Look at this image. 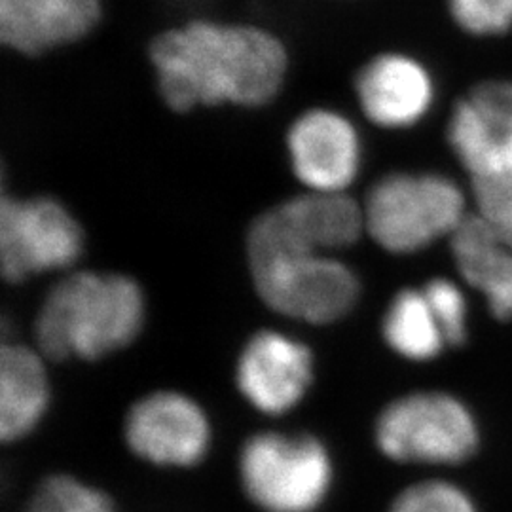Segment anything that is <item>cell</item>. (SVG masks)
Segmentation results:
<instances>
[{
	"mask_svg": "<svg viewBox=\"0 0 512 512\" xmlns=\"http://www.w3.org/2000/svg\"><path fill=\"white\" fill-rule=\"evenodd\" d=\"M389 512H476L475 503L456 484L427 480L406 488Z\"/></svg>",
	"mask_w": 512,
	"mask_h": 512,
	"instance_id": "d6986e66",
	"label": "cell"
},
{
	"mask_svg": "<svg viewBox=\"0 0 512 512\" xmlns=\"http://www.w3.org/2000/svg\"><path fill=\"white\" fill-rule=\"evenodd\" d=\"M285 148L296 181L310 192H348L363 164L359 129L329 105L300 110L285 133Z\"/></svg>",
	"mask_w": 512,
	"mask_h": 512,
	"instance_id": "9c48e42d",
	"label": "cell"
},
{
	"mask_svg": "<svg viewBox=\"0 0 512 512\" xmlns=\"http://www.w3.org/2000/svg\"><path fill=\"white\" fill-rule=\"evenodd\" d=\"M365 228L382 249L412 255L437 239L452 238L469 217L467 198L439 173H387L366 194Z\"/></svg>",
	"mask_w": 512,
	"mask_h": 512,
	"instance_id": "3957f363",
	"label": "cell"
},
{
	"mask_svg": "<svg viewBox=\"0 0 512 512\" xmlns=\"http://www.w3.org/2000/svg\"><path fill=\"white\" fill-rule=\"evenodd\" d=\"M105 0H0V44L23 59H40L92 37Z\"/></svg>",
	"mask_w": 512,
	"mask_h": 512,
	"instance_id": "5bb4252c",
	"label": "cell"
},
{
	"mask_svg": "<svg viewBox=\"0 0 512 512\" xmlns=\"http://www.w3.org/2000/svg\"><path fill=\"white\" fill-rule=\"evenodd\" d=\"M84 234L73 213L55 198L2 196L0 270L6 281L71 268L82 255Z\"/></svg>",
	"mask_w": 512,
	"mask_h": 512,
	"instance_id": "ba28073f",
	"label": "cell"
},
{
	"mask_svg": "<svg viewBox=\"0 0 512 512\" xmlns=\"http://www.w3.org/2000/svg\"><path fill=\"white\" fill-rule=\"evenodd\" d=\"M124 437L137 458L162 467H192L211 444L202 406L179 391H154L129 408Z\"/></svg>",
	"mask_w": 512,
	"mask_h": 512,
	"instance_id": "30bf717a",
	"label": "cell"
},
{
	"mask_svg": "<svg viewBox=\"0 0 512 512\" xmlns=\"http://www.w3.org/2000/svg\"><path fill=\"white\" fill-rule=\"evenodd\" d=\"M448 143L471 179L512 171V82L486 80L465 93L448 120Z\"/></svg>",
	"mask_w": 512,
	"mask_h": 512,
	"instance_id": "8fae6325",
	"label": "cell"
},
{
	"mask_svg": "<svg viewBox=\"0 0 512 512\" xmlns=\"http://www.w3.org/2000/svg\"><path fill=\"white\" fill-rule=\"evenodd\" d=\"M313 382L310 348L277 330H260L239 353V393L268 416H281L302 403Z\"/></svg>",
	"mask_w": 512,
	"mask_h": 512,
	"instance_id": "4fadbf2b",
	"label": "cell"
},
{
	"mask_svg": "<svg viewBox=\"0 0 512 512\" xmlns=\"http://www.w3.org/2000/svg\"><path fill=\"white\" fill-rule=\"evenodd\" d=\"M478 440L473 412L439 391L404 395L376 421L380 452L399 463L456 465L475 454Z\"/></svg>",
	"mask_w": 512,
	"mask_h": 512,
	"instance_id": "5b68a950",
	"label": "cell"
},
{
	"mask_svg": "<svg viewBox=\"0 0 512 512\" xmlns=\"http://www.w3.org/2000/svg\"><path fill=\"white\" fill-rule=\"evenodd\" d=\"M365 230L363 203L348 192L306 190L256 217L247 234V256L330 255L357 243Z\"/></svg>",
	"mask_w": 512,
	"mask_h": 512,
	"instance_id": "52a82bcc",
	"label": "cell"
},
{
	"mask_svg": "<svg viewBox=\"0 0 512 512\" xmlns=\"http://www.w3.org/2000/svg\"><path fill=\"white\" fill-rule=\"evenodd\" d=\"M353 97L366 122L401 131L418 126L435 103V80L414 55H372L353 78Z\"/></svg>",
	"mask_w": 512,
	"mask_h": 512,
	"instance_id": "7c38bea8",
	"label": "cell"
},
{
	"mask_svg": "<svg viewBox=\"0 0 512 512\" xmlns=\"http://www.w3.org/2000/svg\"><path fill=\"white\" fill-rule=\"evenodd\" d=\"M50 384L44 355L27 346H2L0 351V439L27 437L44 418Z\"/></svg>",
	"mask_w": 512,
	"mask_h": 512,
	"instance_id": "2e32d148",
	"label": "cell"
},
{
	"mask_svg": "<svg viewBox=\"0 0 512 512\" xmlns=\"http://www.w3.org/2000/svg\"><path fill=\"white\" fill-rule=\"evenodd\" d=\"M382 332L389 348L414 363L431 361L448 346L425 294L416 289L395 294L385 311Z\"/></svg>",
	"mask_w": 512,
	"mask_h": 512,
	"instance_id": "e0dca14e",
	"label": "cell"
},
{
	"mask_svg": "<svg viewBox=\"0 0 512 512\" xmlns=\"http://www.w3.org/2000/svg\"><path fill=\"white\" fill-rule=\"evenodd\" d=\"M473 200L480 219L512 232V171L473 179Z\"/></svg>",
	"mask_w": 512,
	"mask_h": 512,
	"instance_id": "7402d4cb",
	"label": "cell"
},
{
	"mask_svg": "<svg viewBox=\"0 0 512 512\" xmlns=\"http://www.w3.org/2000/svg\"><path fill=\"white\" fill-rule=\"evenodd\" d=\"M147 54L156 92L179 116L268 107L291 74L287 42L264 25L239 19L179 21L150 38Z\"/></svg>",
	"mask_w": 512,
	"mask_h": 512,
	"instance_id": "6da1fadb",
	"label": "cell"
},
{
	"mask_svg": "<svg viewBox=\"0 0 512 512\" xmlns=\"http://www.w3.org/2000/svg\"><path fill=\"white\" fill-rule=\"evenodd\" d=\"M327 446L298 433H258L243 444L239 476L247 497L264 512H313L329 495Z\"/></svg>",
	"mask_w": 512,
	"mask_h": 512,
	"instance_id": "277c9868",
	"label": "cell"
},
{
	"mask_svg": "<svg viewBox=\"0 0 512 512\" xmlns=\"http://www.w3.org/2000/svg\"><path fill=\"white\" fill-rule=\"evenodd\" d=\"M27 512H114L109 495L69 475L48 476Z\"/></svg>",
	"mask_w": 512,
	"mask_h": 512,
	"instance_id": "ac0fdd59",
	"label": "cell"
},
{
	"mask_svg": "<svg viewBox=\"0 0 512 512\" xmlns=\"http://www.w3.org/2000/svg\"><path fill=\"white\" fill-rule=\"evenodd\" d=\"M450 241L461 277L486 296L499 319H511L512 232L469 215Z\"/></svg>",
	"mask_w": 512,
	"mask_h": 512,
	"instance_id": "9a60e30c",
	"label": "cell"
},
{
	"mask_svg": "<svg viewBox=\"0 0 512 512\" xmlns=\"http://www.w3.org/2000/svg\"><path fill=\"white\" fill-rule=\"evenodd\" d=\"M145 310V294L128 275H67L38 311V351L54 361L71 357L97 361L126 348L139 336Z\"/></svg>",
	"mask_w": 512,
	"mask_h": 512,
	"instance_id": "7a4b0ae2",
	"label": "cell"
},
{
	"mask_svg": "<svg viewBox=\"0 0 512 512\" xmlns=\"http://www.w3.org/2000/svg\"><path fill=\"white\" fill-rule=\"evenodd\" d=\"M423 294L439 321L448 346H458L467 336V300L456 283L448 279H433L423 289Z\"/></svg>",
	"mask_w": 512,
	"mask_h": 512,
	"instance_id": "44dd1931",
	"label": "cell"
},
{
	"mask_svg": "<svg viewBox=\"0 0 512 512\" xmlns=\"http://www.w3.org/2000/svg\"><path fill=\"white\" fill-rule=\"evenodd\" d=\"M450 16L475 37H499L512 29V0H448Z\"/></svg>",
	"mask_w": 512,
	"mask_h": 512,
	"instance_id": "ffe728a7",
	"label": "cell"
},
{
	"mask_svg": "<svg viewBox=\"0 0 512 512\" xmlns=\"http://www.w3.org/2000/svg\"><path fill=\"white\" fill-rule=\"evenodd\" d=\"M262 302L285 317L329 325L359 300L361 283L344 262L321 253H277L249 260Z\"/></svg>",
	"mask_w": 512,
	"mask_h": 512,
	"instance_id": "8992f818",
	"label": "cell"
}]
</instances>
